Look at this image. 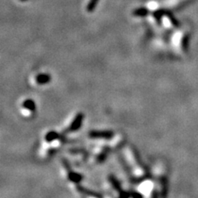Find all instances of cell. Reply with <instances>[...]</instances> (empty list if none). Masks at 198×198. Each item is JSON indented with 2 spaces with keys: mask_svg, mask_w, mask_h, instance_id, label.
Wrapping results in <instances>:
<instances>
[{
  "mask_svg": "<svg viewBox=\"0 0 198 198\" xmlns=\"http://www.w3.org/2000/svg\"><path fill=\"white\" fill-rule=\"evenodd\" d=\"M114 134L111 130H93L90 131L89 136L93 139H104V140H110L112 138Z\"/></svg>",
  "mask_w": 198,
  "mask_h": 198,
  "instance_id": "1",
  "label": "cell"
},
{
  "mask_svg": "<svg viewBox=\"0 0 198 198\" xmlns=\"http://www.w3.org/2000/svg\"><path fill=\"white\" fill-rule=\"evenodd\" d=\"M84 114L79 113V114L75 117V118L73 119L72 123H71L70 126L69 128V130L70 132H74V131H76V130H78L79 129H80L82 124H83V121H84Z\"/></svg>",
  "mask_w": 198,
  "mask_h": 198,
  "instance_id": "2",
  "label": "cell"
},
{
  "mask_svg": "<svg viewBox=\"0 0 198 198\" xmlns=\"http://www.w3.org/2000/svg\"><path fill=\"white\" fill-rule=\"evenodd\" d=\"M37 84H48L50 80H51V78L49 74H46V73H41V74H39L36 77L35 79Z\"/></svg>",
  "mask_w": 198,
  "mask_h": 198,
  "instance_id": "3",
  "label": "cell"
},
{
  "mask_svg": "<svg viewBox=\"0 0 198 198\" xmlns=\"http://www.w3.org/2000/svg\"><path fill=\"white\" fill-rule=\"evenodd\" d=\"M23 107L27 109V110H28V111H34L35 110V102L31 100V99H27V100L23 103Z\"/></svg>",
  "mask_w": 198,
  "mask_h": 198,
  "instance_id": "4",
  "label": "cell"
},
{
  "mask_svg": "<svg viewBox=\"0 0 198 198\" xmlns=\"http://www.w3.org/2000/svg\"><path fill=\"white\" fill-rule=\"evenodd\" d=\"M59 134L57 132H55V131H50L49 133H47L46 135V140L47 142H51L53 140H57L59 138Z\"/></svg>",
  "mask_w": 198,
  "mask_h": 198,
  "instance_id": "5",
  "label": "cell"
},
{
  "mask_svg": "<svg viewBox=\"0 0 198 198\" xmlns=\"http://www.w3.org/2000/svg\"><path fill=\"white\" fill-rule=\"evenodd\" d=\"M69 179L73 182H79L82 180V178H83L80 174L73 173V172H70V173H69Z\"/></svg>",
  "mask_w": 198,
  "mask_h": 198,
  "instance_id": "6",
  "label": "cell"
},
{
  "mask_svg": "<svg viewBox=\"0 0 198 198\" xmlns=\"http://www.w3.org/2000/svg\"><path fill=\"white\" fill-rule=\"evenodd\" d=\"M136 13L137 15H140V16L141 15H146L147 10H145V9H138Z\"/></svg>",
  "mask_w": 198,
  "mask_h": 198,
  "instance_id": "7",
  "label": "cell"
}]
</instances>
